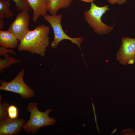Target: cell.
I'll use <instances>...</instances> for the list:
<instances>
[{"mask_svg":"<svg viewBox=\"0 0 135 135\" xmlns=\"http://www.w3.org/2000/svg\"><path fill=\"white\" fill-rule=\"evenodd\" d=\"M10 3L9 0H0V30L4 26V20L13 16L10 10Z\"/></svg>","mask_w":135,"mask_h":135,"instance_id":"cell-12","label":"cell"},{"mask_svg":"<svg viewBox=\"0 0 135 135\" xmlns=\"http://www.w3.org/2000/svg\"><path fill=\"white\" fill-rule=\"evenodd\" d=\"M62 15L60 14L54 15L47 14L44 17L52 27L54 34L53 40L50 44L51 48H57L60 42L62 40H66L70 41L76 44L81 49V45L84 40L83 37H80L73 38L68 36L64 31L61 24V20Z\"/></svg>","mask_w":135,"mask_h":135,"instance_id":"cell-4","label":"cell"},{"mask_svg":"<svg viewBox=\"0 0 135 135\" xmlns=\"http://www.w3.org/2000/svg\"><path fill=\"white\" fill-rule=\"evenodd\" d=\"M4 59H0V72L2 73L4 69L6 67H10L11 65L16 63H20V61L9 56H4Z\"/></svg>","mask_w":135,"mask_h":135,"instance_id":"cell-13","label":"cell"},{"mask_svg":"<svg viewBox=\"0 0 135 135\" xmlns=\"http://www.w3.org/2000/svg\"><path fill=\"white\" fill-rule=\"evenodd\" d=\"M27 108L30 115V119L24 124L23 129L28 134H35L40 128L53 125L56 122L54 118L49 116L51 109L41 112L38 109L36 102L29 103Z\"/></svg>","mask_w":135,"mask_h":135,"instance_id":"cell-2","label":"cell"},{"mask_svg":"<svg viewBox=\"0 0 135 135\" xmlns=\"http://www.w3.org/2000/svg\"><path fill=\"white\" fill-rule=\"evenodd\" d=\"M7 48L0 47V56H9L8 53H10L15 56H16V54L14 50L12 49H8Z\"/></svg>","mask_w":135,"mask_h":135,"instance_id":"cell-17","label":"cell"},{"mask_svg":"<svg viewBox=\"0 0 135 135\" xmlns=\"http://www.w3.org/2000/svg\"><path fill=\"white\" fill-rule=\"evenodd\" d=\"M72 0H50L48 12L50 15L56 14L58 10L69 7Z\"/></svg>","mask_w":135,"mask_h":135,"instance_id":"cell-11","label":"cell"},{"mask_svg":"<svg viewBox=\"0 0 135 135\" xmlns=\"http://www.w3.org/2000/svg\"><path fill=\"white\" fill-rule=\"evenodd\" d=\"M19 41L16 37L8 30L4 31L0 30V46L6 48H14L18 46Z\"/></svg>","mask_w":135,"mask_h":135,"instance_id":"cell-10","label":"cell"},{"mask_svg":"<svg viewBox=\"0 0 135 135\" xmlns=\"http://www.w3.org/2000/svg\"><path fill=\"white\" fill-rule=\"evenodd\" d=\"M126 0H108V2L111 4H122L125 3Z\"/></svg>","mask_w":135,"mask_h":135,"instance_id":"cell-18","label":"cell"},{"mask_svg":"<svg viewBox=\"0 0 135 135\" xmlns=\"http://www.w3.org/2000/svg\"><path fill=\"white\" fill-rule=\"evenodd\" d=\"M28 11H21L17 15L8 30L20 42L30 30V16Z\"/></svg>","mask_w":135,"mask_h":135,"instance_id":"cell-7","label":"cell"},{"mask_svg":"<svg viewBox=\"0 0 135 135\" xmlns=\"http://www.w3.org/2000/svg\"><path fill=\"white\" fill-rule=\"evenodd\" d=\"M24 70L22 69L14 79L9 82L0 80V90L17 93L24 98L33 97L35 94L34 91L24 80Z\"/></svg>","mask_w":135,"mask_h":135,"instance_id":"cell-5","label":"cell"},{"mask_svg":"<svg viewBox=\"0 0 135 135\" xmlns=\"http://www.w3.org/2000/svg\"><path fill=\"white\" fill-rule=\"evenodd\" d=\"M50 27L44 24L38 25L29 31L20 42L19 52L28 51L44 56L49 44Z\"/></svg>","mask_w":135,"mask_h":135,"instance_id":"cell-1","label":"cell"},{"mask_svg":"<svg viewBox=\"0 0 135 135\" xmlns=\"http://www.w3.org/2000/svg\"><path fill=\"white\" fill-rule=\"evenodd\" d=\"M14 2L16 9L18 11H31L32 10L28 0H12Z\"/></svg>","mask_w":135,"mask_h":135,"instance_id":"cell-14","label":"cell"},{"mask_svg":"<svg viewBox=\"0 0 135 135\" xmlns=\"http://www.w3.org/2000/svg\"><path fill=\"white\" fill-rule=\"evenodd\" d=\"M8 116L11 118H18V111L17 108L13 105H10L8 109Z\"/></svg>","mask_w":135,"mask_h":135,"instance_id":"cell-16","label":"cell"},{"mask_svg":"<svg viewBox=\"0 0 135 135\" xmlns=\"http://www.w3.org/2000/svg\"><path fill=\"white\" fill-rule=\"evenodd\" d=\"M2 97L0 94V121L6 118L8 116V108L10 105L6 101L2 102Z\"/></svg>","mask_w":135,"mask_h":135,"instance_id":"cell-15","label":"cell"},{"mask_svg":"<svg viewBox=\"0 0 135 135\" xmlns=\"http://www.w3.org/2000/svg\"><path fill=\"white\" fill-rule=\"evenodd\" d=\"M117 130V129L116 128H115V129L112 132V133L111 134V135L112 134H113L115 132H116Z\"/></svg>","mask_w":135,"mask_h":135,"instance_id":"cell-20","label":"cell"},{"mask_svg":"<svg viewBox=\"0 0 135 135\" xmlns=\"http://www.w3.org/2000/svg\"><path fill=\"white\" fill-rule=\"evenodd\" d=\"M86 2L91 3L93 2L96 0H78Z\"/></svg>","mask_w":135,"mask_h":135,"instance_id":"cell-19","label":"cell"},{"mask_svg":"<svg viewBox=\"0 0 135 135\" xmlns=\"http://www.w3.org/2000/svg\"><path fill=\"white\" fill-rule=\"evenodd\" d=\"M116 58L124 65L133 64L135 61V38H122L121 44L116 54Z\"/></svg>","mask_w":135,"mask_h":135,"instance_id":"cell-6","label":"cell"},{"mask_svg":"<svg viewBox=\"0 0 135 135\" xmlns=\"http://www.w3.org/2000/svg\"><path fill=\"white\" fill-rule=\"evenodd\" d=\"M33 11L32 20L36 22L40 16L44 17L48 11L50 0H28Z\"/></svg>","mask_w":135,"mask_h":135,"instance_id":"cell-9","label":"cell"},{"mask_svg":"<svg viewBox=\"0 0 135 135\" xmlns=\"http://www.w3.org/2000/svg\"><path fill=\"white\" fill-rule=\"evenodd\" d=\"M108 5L99 6L93 2L91 3L90 8L84 13V19L95 33L100 35L108 34L114 29V25L109 26L101 20L103 15L110 8Z\"/></svg>","mask_w":135,"mask_h":135,"instance_id":"cell-3","label":"cell"},{"mask_svg":"<svg viewBox=\"0 0 135 135\" xmlns=\"http://www.w3.org/2000/svg\"><path fill=\"white\" fill-rule=\"evenodd\" d=\"M26 122L25 120L8 116L0 121V135H16L21 133Z\"/></svg>","mask_w":135,"mask_h":135,"instance_id":"cell-8","label":"cell"}]
</instances>
